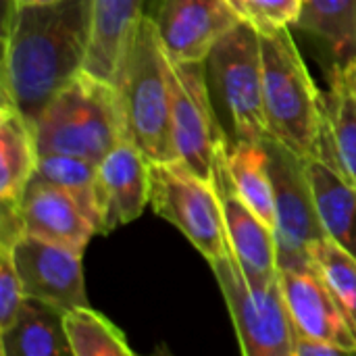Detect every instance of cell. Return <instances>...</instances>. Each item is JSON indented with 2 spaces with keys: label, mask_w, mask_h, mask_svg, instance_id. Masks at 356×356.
<instances>
[{
  "label": "cell",
  "mask_w": 356,
  "mask_h": 356,
  "mask_svg": "<svg viewBox=\"0 0 356 356\" xmlns=\"http://www.w3.org/2000/svg\"><path fill=\"white\" fill-rule=\"evenodd\" d=\"M92 0L17 4L2 23V100L33 125L81 71L92 42Z\"/></svg>",
  "instance_id": "6da1fadb"
},
{
  "label": "cell",
  "mask_w": 356,
  "mask_h": 356,
  "mask_svg": "<svg viewBox=\"0 0 356 356\" xmlns=\"http://www.w3.org/2000/svg\"><path fill=\"white\" fill-rule=\"evenodd\" d=\"M169 65L156 27L144 13L125 42L111 83L119 94L125 138L140 148L150 165L177 161L171 127Z\"/></svg>",
  "instance_id": "7a4b0ae2"
},
{
  "label": "cell",
  "mask_w": 356,
  "mask_h": 356,
  "mask_svg": "<svg viewBox=\"0 0 356 356\" xmlns=\"http://www.w3.org/2000/svg\"><path fill=\"white\" fill-rule=\"evenodd\" d=\"M261 33L263 106L269 136L302 159L317 152L325 98L317 90L288 27Z\"/></svg>",
  "instance_id": "3957f363"
},
{
  "label": "cell",
  "mask_w": 356,
  "mask_h": 356,
  "mask_svg": "<svg viewBox=\"0 0 356 356\" xmlns=\"http://www.w3.org/2000/svg\"><path fill=\"white\" fill-rule=\"evenodd\" d=\"M38 154H71L100 163L125 138L117 88L88 71L71 79L33 123Z\"/></svg>",
  "instance_id": "277c9868"
},
{
  "label": "cell",
  "mask_w": 356,
  "mask_h": 356,
  "mask_svg": "<svg viewBox=\"0 0 356 356\" xmlns=\"http://www.w3.org/2000/svg\"><path fill=\"white\" fill-rule=\"evenodd\" d=\"M207 81L225 136V146L240 142L261 144L269 138L263 106V54L261 33L242 21L211 50L204 60Z\"/></svg>",
  "instance_id": "5b68a950"
},
{
  "label": "cell",
  "mask_w": 356,
  "mask_h": 356,
  "mask_svg": "<svg viewBox=\"0 0 356 356\" xmlns=\"http://www.w3.org/2000/svg\"><path fill=\"white\" fill-rule=\"evenodd\" d=\"M150 207L209 263L229 252L223 209L213 181L202 179L181 161L150 165Z\"/></svg>",
  "instance_id": "8992f818"
},
{
  "label": "cell",
  "mask_w": 356,
  "mask_h": 356,
  "mask_svg": "<svg viewBox=\"0 0 356 356\" xmlns=\"http://www.w3.org/2000/svg\"><path fill=\"white\" fill-rule=\"evenodd\" d=\"M227 302L242 355L294 356V323L277 282L267 288L252 286L232 252L211 263Z\"/></svg>",
  "instance_id": "52a82bcc"
},
{
  "label": "cell",
  "mask_w": 356,
  "mask_h": 356,
  "mask_svg": "<svg viewBox=\"0 0 356 356\" xmlns=\"http://www.w3.org/2000/svg\"><path fill=\"white\" fill-rule=\"evenodd\" d=\"M269 154V171L275 196V242L280 269H313L311 248L321 242V225L305 159L271 136L263 140Z\"/></svg>",
  "instance_id": "ba28073f"
},
{
  "label": "cell",
  "mask_w": 356,
  "mask_h": 356,
  "mask_svg": "<svg viewBox=\"0 0 356 356\" xmlns=\"http://www.w3.org/2000/svg\"><path fill=\"white\" fill-rule=\"evenodd\" d=\"M171 88V127L177 161L202 179L213 181L217 148L225 136L213 108L207 65L173 63L169 65Z\"/></svg>",
  "instance_id": "9c48e42d"
},
{
  "label": "cell",
  "mask_w": 356,
  "mask_h": 356,
  "mask_svg": "<svg viewBox=\"0 0 356 356\" xmlns=\"http://www.w3.org/2000/svg\"><path fill=\"white\" fill-rule=\"evenodd\" d=\"M146 15L173 63H202L242 17L229 0H150Z\"/></svg>",
  "instance_id": "30bf717a"
},
{
  "label": "cell",
  "mask_w": 356,
  "mask_h": 356,
  "mask_svg": "<svg viewBox=\"0 0 356 356\" xmlns=\"http://www.w3.org/2000/svg\"><path fill=\"white\" fill-rule=\"evenodd\" d=\"M213 186L219 194L229 252L238 261L244 277L257 286L267 288L280 277L275 232L269 227L240 196L225 159V142L217 148L213 167Z\"/></svg>",
  "instance_id": "8fae6325"
},
{
  "label": "cell",
  "mask_w": 356,
  "mask_h": 356,
  "mask_svg": "<svg viewBox=\"0 0 356 356\" xmlns=\"http://www.w3.org/2000/svg\"><path fill=\"white\" fill-rule=\"evenodd\" d=\"M10 252L29 298L50 302L65 311L90 307L81 250L23 234L10 246Z\"/></svg>",
  "instance_id": "7c38bea8"
},
{
  "label": "cell",
  "mask_w": 356,
  "mask_h": 356,
  "mask_svg": "<svg viewBox=\"0 0 356 356\" xmlns=\"http://www.w3.org/2000/svg\"><path fill=\"white\" fill-rule=\"evenodd\" d=\"M96 204L100 236L136 221L150 204V163L129 138L119 140L98 163Z\"/></svg>",
  "instance_id": "4fadbf2b"
},
{
  "label": "cell",
  "mask_w": 356,
  "mask_h": 356,
  "mask_svg": "<svg viewBox=\"0 0 356 356\" xmlns=\"http://www.w3.org/2000/svg\"><path fill=\"white\" fill-rule=\"evenodd\" d=\"M280 284L294 330L356 355V334L315 269H280Z\"/></svg>",
  "instance_id": "5bb4252c"
},
{
  "label": "cell",
  "mask_w": 356,
  "mask_h": 356,
  "mask_svg": "<svg viewBox=\"0 0 356 356\" xmlns=\"http://www.w3.org/2000/svg\"><path fill=\"white\" fill-rule=\"evenodd\" d=\"M305 165L325 236L356 259V184L336 156L327 123L317 152Z\"/></svg>",
  "instance_id": "9a60e30c"
},
{
  "label": "cell",
  "mask_w": 356,
  "mask_h": 356,
  "mask_svg": "<svg viewBox=\"0 0 356 356\" xmlns=\"http://www.w3.org/2000/svg\"><path fill=\"white\" fill-rule=\"evenodd\" d=\"M19 213L25 234L81 252L92 236H96V227L81 204L56 186L29 184L21 198Z\"/></svg>",
  "instance_id": "2e32d148"
},
{
  "label": "cell",
  "mask_w": 356,
  "mask_h": 356,
  "mask_svg": "<svg viewBox=\"0 0 356 356\" xmlns=\"http://www.w3.org/2000/svg\"><path fill=\"white\" fill-rule=\"evenodd\" d=\"M65 313L60 307L27 296L15 321L0 330L2 356H73Z\"/></svg>",
  "instance_id": "e0dca14e"
},
{
  "label": "cell",
  "mask_w": 356,
  "mask_h": 356,
  "mask_svg": "<svg viewBox=\"0 0 356 356\" xmlns=\"http://www.w3.org/2000/svg\"><path fill=\"white\" fill-rule=\"evenodd\" d=\"M33 125L10 102L0 104V200L19 207L38 163Z\"/></svg>",
  "instance_id": "ac0fdd59"
},
{
  "label": "cell",
  "mask_w": 356,
  "mask_h": 356,
  "mask_svg": "<svg viewBox=\"0 0 356 356\" xmlns=\"http://www.w3.org/2000/svg\"><path fill=\"white\" fill-rule=\"evenodd\" d=\"M92 42L86 71L113 81L125 42L140 21L144 0H92Z\"/></svg>",
  "instance_id": "d6986e66"
},
{
  "label": "cell",
  "mask_w": 356,
  "mask_h": 356,
  "mask_svg": "<svg viewBox=\"0 0 356 356\" xmlns=\"http://www.w3.org/2000/svg\"><path fill=\"white\" fill-rule=\"evenodd\" d=\"M325 123L342 169L356 184V83L350 63H334L327 73Z\"/></svg>",
  "instance_id": "ffe728a7"
},
{
  "label": "cell",
  "mask_w": 356,
  "mask_h": 356,
  "mask_svg": "<svg viewBox=\"0 0 356 356\" xmlns=\"http://www.w3.org/2000/svg\"><path fill=\"white\" fill-rule=\"evenodd\" d=\"M225 159L240 196L269 227H273L275 196L269 171V154L263 142H240L229 148L225 146Z\"/></svg>",
  "instance_id": "44dd1931"
},
{
  "label": "cell",
  "mask_w": 356,
  "mask_h": 356,
  "mask_svg": "<svg viewBox=\"0 0 356 356\" xmlns=\"http://www.w3.org/2000/svg\"><path fill=\"white\" fill-rule=\"evenodd\" d=\"M296 27L325 42L336 63L356 60V0H302Z\"/></svg>",
  "instance_id": "7402d4cb"
},
{
  "label": "cell",
  "mask_w": 356,
  "mask_h": 356,
  "mask_svg": "<svg viewBox=\"0 0 356 356\" xmlns=\"http://www.w3.org/2000/svg\"><path fill=\"white\" fill-rule=\"evenodd\" d=\"M96 173L98 163L71 154H42L38 156L35 171L29 184H48L69 192L92 219L96 234L100 225L98 204H96Z\"/></svg>",
  "instance_id": "603a6c76"
},
{
  "label": "cell",
  "mask_w": 356,
  "mask_h": 356,
  "mask_svg": "<svg viewBox=\"0 0 356 356\" xmlns=\"http://www.w3.org/2000/svg\"><path fill=\"white\" fill-rule=\"evenodd\" d=\"M65 327L73 356H129L125 336L100 313L77 307L65 313Z\"/></svg>",
  "instance_id": "cb8c5ba5"
},
{
  "label": "cell",
  "mask_w": 356,
  "mask_h": 356,
  "mask_svg": "<svg viewBox=\"0 0 356 356\" xmlns=\"http://www.w3.org/2000/svg\"><path fill=\"white\" fill-rule=\"evenodd\" d=\"M311 267L321 275L356 334V259L340 244L323 238L311 248Z\"/></svg>",
  "instance_id": "d4e9b609"
},
{
  "label": "cell",
  "mask_w": 356,
  "mask_h": 356,
  "mask_svg": "<svg viewBox=\"0 0 356 356\" xmlns=\"http://www.w3.org/2000/svg\"><path fill=\"white\" fill-rule=\"evenodd\" d=\"M242 21L254 25L259 31H273L296 25L302 0H229Z\"/></svg>",
  "instance_id": "484cf974"
},
{
  "label": "cell",
  "mask_w": 356,
  "mask_h": 356,
  "mask_svg": "<svg viewBox=\"0 0 356 356\" xmlns=\"http://www.w3.org/2000/svg\"><path fill=\"white\" fill-rule=\"evenodd\" d=\"M27 294L13 261L10 248L0 246V330H6L21 311Z\"/></svg>",
  "instance_id": "4316f807"
},
{
  "label": "cell",
  "mask_w": 356,
  "mask_h": 356,
  "mask_svg": "<svg viewBox=\"0 0 356 356\" xmlns=\"http://www.w3.org/2000/svg\"><path fill=\"white\" fill-rule=\"evenodd\" d=\"M292 355L294 356H342L346 355L340 346L300 334L294 330V346H292Z\"/></svg>",
  "instance_id": "83f0119b"
},
{
  "label": "cell",
  "mask_w": 356,
  "mask_h": 356,
  "mask_svg": "<svg viewBox=\"0 0 356 356\" xmlns=\"http://www.w3.org/2000/svg\"><path fill=\"white\" fill-rule=\"evenodd\" d=\"M13 8H15V0H4V17H2V23L10 17Z\"/></svg>",
  "instance_id": "f1b7e54d"
},
{
  "label": "cell",
  "mask_w": 356,
  "mask_h": 356,
  "mask_svg": "<svg viewBox=\"0 0 356 356\" xmlns=\"http://www.w3.org/2000/svg\"><path fill=\"white\" fill-rule=\"evenodd\" d=\"M50 2H56V0H15V6L17 4H50Z\"/></svg>",
  "instance_id": "f546056e"
},
{
  "label": "cell",
  "mask_w": 356,
  "mask_h": 356,
  "mask_svg": "<svg viewBox=\"0 0 356 356\" xmlns=\"http://www.w3.org/2000/svg\"><path fill=\"white\" fill-rule=\"evenodd\" d=\"M350 69H353V77H355V83H356V60L350 63Z\"/></svg>",
  "instance_id": "4dcf8cb0"
}]
</instances>
